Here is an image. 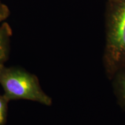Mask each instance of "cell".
Listing matches in <instances>:
<instances>
[{
    "label": "cell",
    "instance_id": "2",
    "mask_svg": "<svg viewBox=\"0 0 125 125\" xmlns=\"http://www.w3.org/2000/svg\"><path fill=\"white\" fill-rule=\"evenodd\" d=\"M0 85L9 101L26 100L46 106L52 104V99L42 90L38 77L21 68L1 67Z\"/></svg>",
    "mask_w": 125,
    "mask_h": 125
},
{
    "label": "cell",
    "instance_id": "4",
    "mask_svg": "<svg viewBox=\"0 0 125 125\" xmlns=\"http://www.w3.org/2000/svg\"><path fill=\"white\" fill-rule=\"evenodd\" d=\"M111 80L118 104L125 110V66L119 70Z\"/></svg>",
    "mask_w": 125,
    "mask_h": 125
},
{
    "label": "cell",
    "instance_id": "6",
    "mask_svg": "<svg viewBox=\"0 0 125 125\" xmlns=\"http://www.w3.org/2000/svg\"><path fill=\"white\" fill-rule=\"evenodd\" d=\"M9 15L10 11L9 8L2 2V0H0V23L3 22L7 19Z\"/></svg>",
    "mask_w": 125,
    "mask_h": 125
},
{
    "label": "cell",
    "instance_id": "3",
    "mask_svg": "<svg viewBox=\"0 0 125 125\" xmlns=\"http://www.w3.org/2000/svg\"><path fill=\"white\" fill-rule=\"evenodd\" d=\"M12 35L11 27L6 22L0 24V68L8 60Z\"/></svg>",
    "mask_w": 125,
    "mask_h": 125
},
{
    "label": "cell",
    "instance_id": "5",
    "mask_svg": "<svg viewBox=\"0 0 125 125\" xmlns=\"http://www.w3.org/2000/svg\"><path fill=\"white\" fill-rule=\"evenodd\" d=\"M9 102L4 94H0V125H2L5 121Z\"/></svg>",
    "mask_w": 125,
    "mask_h": 125
},
{
    "label": "cell",
    "instance_id": "1",
    "mask_svg": "<svg viewBox=\"0 0 125 125\" xmlns=\"http://www.w3.org/2000/svg\"><path fill=\"white\" fill-rule=\"evenodd\" d=\"M103 61L109 80L125 66V0H108Z\"/></svg>",
    "mask_w": 125,
    "mask_h": 125
}]
</instances>
